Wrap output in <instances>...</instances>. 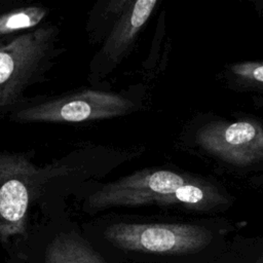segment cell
<instances>
[{
  "label": "cell",
  "instance_id": "cell-11",
  "mask_svg": "<svg viewBox=\"0 0 263 263\" xmlns=\"http://www.w3.org/2000/svg\"><path fill=\"white\" fill-rule=\"evenodd\" d=\"M230 70L236 77L247 82L263 84V63H238L231 65Z\"/></svg>",
  "mask_w": 263,
  "mask_h": 263
},
{
  "label": "cell",
  "instance_id": "cell-6",
  "mask_svg": "<svg viewBox=\"0 0 263 263\" xmlns=\"http://www.w3.org/2000/svg\"><path fill=\"white\" fill-rule=\"evenodd\" d=\"M196 142L211 154L235 165H249L263 158V127L254 121L204 125L198 130Z\"/></svg>",
  "mask_w": 263,
  "mask_h": 263
},
{
  "label": "cell",
  "instance_id": "cell-9",
  "mask_svg": "<svg viewBox=\"0 0 263 263\" xmlns=\"http://www.w3.org/2000/svg\"><path fill=\"white\" fill-rule=\"evenodd\" d=\"M222 201V196L215 190V188L190 181L172 193L155 195L152 198L151 203L161 205L184 204L197 210H206Z\"/></svg>",
  "mask_w": 263,
  "mask_h": 263
},
{
  "label": "cell",
  "instance_id": "cell-3",
  "mask_svg": "<svg viewBox=\"0 0 263 263\" xmlns=\"http://www.w3.org/2000/svg\"><path fill=\"white\" fill-rule=\"evenodd\" d=\"M134 108L132 101L121 95L85 89L24 108L13 118L21 122L73 123L122 116Z\"/></svg>",
  "mask_w": 263,
  "mask_h": 263
},
{
  "label": "cell",
  "instance_id": "cell-4",
  "mask_svg": "<svg viewBox=\"0 0 263 263\" xmlns=\"http://www.w3.org/2000/svg\"><path fill=\"white\" fill-rule=\"evenodd\" d=\"M175 172L157 170L141 171L104 185L87 201L92 211L112 206H136L150 204L155 195L168 194L189 183Z\"/></svg>",
  "mask_w": 263,
  "mask_h": 263
},
{
  "label": "cell",
  "instance_id": "cell-1",
  "mask_svg": "<svg viewBox=\"0 0 263 263\" xmlns=\"http://www.w3.org/2000/svg\"><path fill=\"white\" fill-rule=\"evenodd\" d=\"M55 30L43 26L0 43V110L12 106L45 66Z\"/></svg>",
  "mask_w": 263,
  "mask_h": 263
},
{
  "label": "cell",
  "instance_id": "cell-10",
  "mask_svg": "<svg viewBox=\"0 0 263 263\" xmlns=\"http://www.w3.org/2000/svg\"><path fill=\"white\" fill-rule=\"evenodd\" d=\"M47 9L42 6L15 8L0 14V36L29 31L42 22Z\"/></svg>",
  "mask_w": 263,
  "mask_h": 263
},
{
  "label": "cell",
  "instance_id": "cell-7",
  "mask_svg": "<svg viewBox=\"0 0 263 263\" xmlns=\"http://www.w3.org/2000/svg\"><path fill=\"white\" fill-rule=\"evenodd\" d=\"M156 4V0L130 1L116 20L97 57L101 65L112 69L120 61L136 41Z\"/></svg>",
  "mask_w": 263,
  "mask_h": 263
},
{
  "label": "cell",
  "instance_id": "cell-8",
  "mask_svg": "<svg viewBox=\"0 0 263 263\" xmlns=\"http://www.w3.org/2000/svg\"><path fill=\"white\" fill-rule=\"evenodd\" d=\"M45 263H106V261L80 237L61 234L47 248Z\"/></svg>",
  "mask_w": 263,
  "mask_h": 263
},
{
  "label": "cell",
  "instance_id": "cell-5",
  "mask_svg": "<svg viewBox=\"0 0 263 263\" xmlns=\"http://www.w3.org/2000/svg\"><path fill=\"white\" fill-rule=\"evenodd\" d=\"M35 171L24 157L0 155V238L25 233Z\"/></svg>",
  "mask_w": 263,
  "mask_h": 263
},
{
  "label": "cell",
  "instance_id": "cell-2",
  "mask_svg": "<svg viewBox=\"0 0 263 263\" xmlns=\"http://www.w3.org/2000/svg\"><path fill=\"white\" fill-rule=\"evenodd\" d=\"M105 237L126 251L179 255L201 250L210 243L212 233L192 224L116 223L105 230Z\"/></svg>",
  "mask_w": 263,
  "mask_h": 263
}]
</instances>
